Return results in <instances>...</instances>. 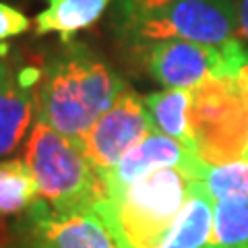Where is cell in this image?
Here are the masks:
<instances>
[{"label": "cell", "mask_w": 248, "mask_h": 248, "mask_svg": "<svg viewBox=\"0 0 248 248\" xmlns=\"http://www.w3.org/2000/svg\"><path fill=\"white\" fill-rule=\"evenodd\" d=\"M124 79L85 44H64L37 81V118L77 143L110 108Z\"/></svg>", "instance_id": "cell-1"}, {"label": "cell", "mask_w": 248, "mask_h": 248, "mask_svg": "<svg viewBox=\"0 0 248 248\" xmlns=\"http://www.w3.org/2000/svg\"><path fill=\"white\" fill-rule=\"evenodd\" d=\"M197 180V174L182 168L155 170L108 197L99 209L126 248H161Z\"/></svg>", "instance_id": "cell-2"}, {"label": "cell", "mask_w": 248, "mask_h": 248, "mask_svg": "<svg viewBox=\"0 0 248 248\" xmlns=\"http://www.w3.org/2000/svg\"><path fill=\"white\" fill-rule=\"evenodd\" d=\"M25 161L35 176L40 197L52 209H89L106 201L104 180L81 145L40 118L27 137Z\"/></svg>", "instance_id": "cell-3"}, {"label": "cell", "mask_w": 248, "mask_h": 248, "mask_svg": "<svg viewBox=\"0 0 248 248\" xmlns=\"http://www.w3.org/2000/svg\"><path fill=\"white\" fill-rule=\"evenodd\" d=\"M190 143L207 166L248 155V62L238 77L211 79L190 93Z\"/></svg>", "instance_id": "cell-4"}, {"label": "cell", "mask_w": 248, "mask_h": 248, "mask_svg": "<svg viewBox=\"0 0 248 248\" xmlns=\"http://www.w3.org/2000/svg\"><path fill=\"white\" fill-rule=\"evenodd\" d=\"M116 33L128 48L161 40L228 46L240 40L236 0H168L151 11L116 13Z\"/></svg>", "instance_id": "cell-5"}, {"label": "cell", "mask_w": 248, "mask_h": 248, "mask_svg": "<svg viewBox=\"0 0 248 248\" xmlns=\"http://www.w3.org/2000/svg\"><path fill=\"white\" fill-rule=\"evenodd\" d=\"M145 71L164 89H195L211 79L238 77L248 62V46H207L184 40H161L133 46Z\"/></svg>", "instance_id": "cell-6"}, {"label": "cell", "mask_w": 248, "mask_h": 248, "mask_svg": "<svg viewBox=\"0 0 248 248\" xmlns=\"http://www.w3.org/2000/svg\"><path fill=\"white\" fill-rule=\"evenodd\" d=\"M23 248H126L99 207L58 211L44 199L21 221Z\"/></svg>", "instance_id": "cell-7"}, {"label": "cell", "mask_w": 248, "mask_h": 248, "mask_svg": "<svg viewBox=\"0 0 248 248\" xmlns=\"http://www.w3.org/2000/svg\"><path fill=\"white\" fill-rule=\"evenodd\" d=\"M153 128L145 97L126 85L116 102L87 130L79 145L91 166L97 170L99 176H104Z\"/></svg>", "instance_id": "cell-8"}, {"label": "cell", "mask_w": 248, "mask_h": 248, "mask_svg": "<svg viewBox=\"0 0 248 248\" xmlns=\"http://www.w3.org/2000/svg\"><path fill=\"white\" fill-rule=\"evenodd\" d=\"M201 166H203V161L199 159V155L188 145L153 128L149 135L143 137L133 149L124 155L110 172L102 176L106 199L120 192L122 188H126L128 184L141 180L147 174L155 172V170L182 168L197 174L199 178Z\"/></svg>", "instance_id": "cell-9"}, {"label": "cell", "mask_w": 248, "mask_h": 248, "mask_svg": "<svg viewBox=\"0 0 248 248\" xmlns=\"http://www.w3.org/2000/svg\"><path fill=\"white\" fill-rule=\"evenodd\" d=\"M40 71L0 58V157H9L29 137L37 118L35 89Z\"/></svg>", "instance_id": "cell-10"}, {"label": "cell", "mask_w": 248, "mask_h": 248, "mask_svg": "<svg viewBox=\"0 0 248 248\" xmlns=\"http://www.w3.org/2000/svg\"><path fill=\"white\" fill-rule=\"evenodd\" d=\"M116 0H48V6L33 19L37 35H58L62 44H71L73 37L93 27Z\"/></svg>", "instance_id": "cell-11"}, {"label": "cell", "mask_w": 248, "mask_h": 248, "mask_svg": "<svg viewBox=\"0 0 248 248\" xmlns=\"http://www.w3.org/2000/svg\"><path fill=\"white\" fill-rule=\"evenodd\" d=\"M215 201L199 180L161 248H207L213 232Z\"/></svg>", "instance_id": "cell-12"}, {"label": "cell", "mask_w": 248, "mask_h": 248, "mask_svg": "<svg viewBox=\"0 0 248 248\" xmlns=\"http://www.w3.org/2000/svg\"><path fill=\"white\" fill-rule=\"evenodd\" d=\"M190 93L192 89H161L149 93L145 97V106L151 114L153 126L159 133L178 139V141H182L192 149L190 128H188Z\"/></svg>", "instance_id": "cell-13"}, {"label": "cell", "mask_w": 248, "mask_h": 248, "mask_svg": "<svg viewBox=\"0 0 248 248\" xmlns=\"http://www.w3.org/2000/svg\"><path fill=\"white\" fill-rule=\"evenodd\" d=\"M37 201L40 188L27 161L0 157V215L27 213Z\"/></svg>", "instance_id": "cell-14"}, {"label": "cell", "mask_w": 248, "mask_h": 248, "mask_svg": "<svg viewBox=\"0 0 248 248\" xmlns=\"http://www.w3.org/2000/svg\"><path fill=\"white\" fill-rule=\"evenodd\" d=\"M207 248H248V199L215 201Z\"/></svg>", "instance_id": "cell-15"}, {"label": "cell", "mask_w": 248, "mask_h": 248, "mask_svg": "<svg viewBox=\"0 0 248 248\" xmlns=\"http://www.w3.org/2000/svg\"><path fill=\"white\" fill-rule=\"evenodd\" d=\"M199 182L213 201L248 199V155L226 164H203L199 170Z\"/></svg>", "instance_id": "cell-16"}, {"label": "cell", "mask_w": 248, "mask_h": 248, "mask_svg": "<svg viewBox=\"0 0 248 248\" xmlns=\"http://www.w3.org/2000/svg\"><path fill=\"white\" fill-rule=\"evenodd\" d=\"M31 21L27 19L25 13H21L19 9L6 2H0V44L27 33Z\"/></svg>", "instance_id": "cell-17"}, {"label": "cell", "mask_w": 248, "mask_h": 248, "mask_svg": "<svg viewBox=\"0 0 248 248\" xmlns=\"http://www.w3.org/2000/svg\"><path fill=\"white\" fill-rule=\"evenodd\" d=\"M168 0H118V9L116 13H141V11H151L157 6L166 4Z\"/></svg>", "instance_id": "cell-18"}, {"label": "cell", "mask_w": 248, "mask_h": 248, "mask_svg": "<svg viewBox=\"0 0 248 248\" xmlns=\"http://www.w3.org/2000/svg\"><path fill=\"white\" fill-rule=\"evenodd\" d=\"M236 19L240 42L248 46V0H236Z\"/></svg>", "instance_id": "cell-19"}]
</instances>
